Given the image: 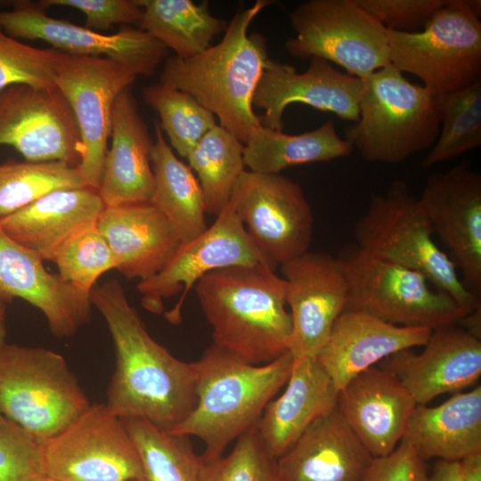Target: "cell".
I'll return each mask as SVG.
<instances>
[{"label":"cell","instance_id":"6da1fadb","mask_svg":"<svg viewBox=\"0 0 481 481\" xmlns=\"http://www.w3.org/2000/svg\"><path fill=\"white\" fill-rule=\"evenodd\" d=\"M90 297L115 349V370L104 404L122 420H144L171 430L196 404L194 362L176 358L151 336L118 280L95 285Z\"/></svg>","mask_w":481,"mask_h":481},{"label":"cell","instance_id":"7a4b0ae2","mask_svg":"<svg viewBox=\"0 0 481 481\" xmlns=\"http://www.w3.org/2000/svg\"><path fill=\"white\" fill-rule=\"evenodd\" d=\"M271 3L257 0L238 10L218 44L187 60L167 58L160 74V83L191 94L243 144L262 126L252 98L270 61L266 38L248 30Z\"/></svg>","mask_w":481,"mask_h":481},{"label":"cell","instance_id":"3957f363","mask_svg":"<svg viewBox=\"0 0 481 481\" xmlns=\"http://www.w3.org/2000/svg\"><path fill=\"white\" fill-rule=\"evenodd\" d=\"M267 265L228 266L195 284L213 344L251 364L268 363L289 351L292 322L286 281Z\"/></svg>","mask_w":481,"mask_h":481},{"label":"cell","instance_id":"277c9868","mask_svg":"<svg viewBox=\"0 0 481 481\" xmlns=\"http://www.w3.org/2000/svg\"><path fill=\"white\" fill-rule=\"evenodd\" d=\"M294 358L288 351L265 364L249 363L212 344L196 368V404L169 433L192 436L204 444L203 461L223 455L224 449L255 427L265 408L286 384Z\"/></svg>","mask_w":481,"mask_h":481},{"label":"cell","instance_id":"5b68a950","mask_svg":"<svg viewBox=\"0 0 481 481\" xmlns=\"http://www.w3.org/2000/svg\"><path fill=\"white\" fill-rule=\"evenodd\" d=\"M359 118L345 140L369 162L397 164L430 149L440 131L439 98L391 63L361 79Z\"/></svg>","mask_w":481,"mask_h":481},{"label":"cell","instance_id":"8992f818","mask_svg":"<svg viewBox=\"0 0 481 481\" xmlns=\"http://www.w3.org/2000/svg\"><path fill=\"white\" fill-rule=\"evenodd\" d=\"M431 225L405 182H394L384 194L371 198L354 225L363 250L417 271L449 295L466 314L481 306L458 275L454 263L435 242Z\"/></svg>","mask_w":481,"mask_h":481},{"label":"cell","instance_id":"52a82bcc","mask_svg":"<svg viewBox=\"0 0 481 481\" xmlns=\"http://www.w3.org/2000/svg\"><path fill=\"white\" fill-rule=\"evenodd\" d=\"M91 403L65 358L53 350L0 346V414L41 440L57 435Z\"/></svg>","mask_w":481,"mask_h":481},{"label":"cell","instance_id":"ba28073f","mask_svg":"<svg viewBox=\"0 0 481 481\" xmlns=\"http://www.w3.org/2000/svg\"><path fill=\"white\" fill-rule=\"evenodd\" d=\"M481 2L450 0L423 29H387L390 63L437 98L481 79Z\"/></svg>","mask_w":481,"mask_h":481},{"label":"cell","instance_id":"9c48e42d","mask_svg":"<svg viewBox=\"0 0 481 481\" xmlns=\"http://www.w3.org/2000/svg\"><path fill=\"white\" fill-rule=\"evenodd\" d=\"M346 283L345 311L363 313L404 327L455 325L465 312L420 273L373 256L355 244L336 257Z\"/></svg>","mask_w":481,"mask_h":481},{"label":"cell","instance_id":"30bf717a","mask_svg":"<svg viewBox=\"0 0 481 481\" xmlns=\"http://www.w3.org/2000/svg\"><path fill=\"white\" fill-rule=\"evenodd\" d=\"M291 56L320 58L360 79L390 64L387 29L356 0H308L289 15Z\"/></svg>","mask_w":481,"mask_h":481},{"label":"cell","instance_id":"8fae6325","mask_svg":"<svg viewBox=\"0 0 481 481\" xmlns=\"http://www.w3.org/2000/svg\"><path fill=\"white\" fill-rule=\"evenodd\" d=\"M46 476L57 481H143L135 444L124 420L94 403L44 443Z\"/></svg>","mask_w":481,"mask_h":481},{"label":"cell","instance_id":"7c38bea8","mask_svg":"<svg viewBox=\"0 0 481 481\" xmlns=\"http://www.w3.org/2000/svg\"><path fill=\"white\" fill-rule=\"evenodd\" d=\"M232 197L250 240L274 270L309 251L314 218L298 183L245 169Z\"/></svg>","mask_w":481,"mask_h":481},{"label":"cell","instance_id":"4fadbf2b","mask_svg":"<svg viewBox=\"0 0 481 481\" xmlns=\"http://www.w3.org/2000/svg\"><path fill=\"white\" fill-rule=\"evenodd\" d=\"M137 75L105 57L64 53L54 73V85L68 102L81 138L76 167L87 186L99 190L111 135L114 103Z\"/></svg>","mask_w":481,"mask_h":481},{"label":"cell","instance_id":"5bb4252c","mask_svg":"<svg viewBox=\"0 0 481 481\" xmlns=\"http://www.w3.org/2000/svg\"><path fill=\"white\" fill-rule=\"evenodd\" d=\"M236 265L273 268L250 240L231 195L210 226L194 239L180 242L158 273L139 281L137 289L142 294V305L159 314L163 311L164 299L181 292L171 313V318L177 319L187 294L200 278L212 271Z\"/></svg>","mask_w":481,"mask_h":481},{"label":"cell","instance_id":"9a60e30c","mask_svg":"<svg viewBox=\"0 0 481 481\" xmlns=\"http://www.w3.org/2000/svg\"><path fill=\"white\" fill-rule=\"evenodd\" d=\"M0 27L14 38L42 40L64 53L113 60L137 76L152 75L168 50L142 29L100 33L52 17L39 4L29 1H16L12 9L0 10Z\"/></svg>","mask_w":481,"mask_h":481},{"label":"cell","instance_id":"2e32d148","mask_svg":"<svg viewBox=\"0 0 481 481\" xmlns=\"http://www.w3.org/2000/svg\"><path fill=\"white\" fill-rule=\"evenodd\" d=\"M29 162L62 161L77 167L81 138L73 112L57 87L11 86L0 93V145Z\"/></svg>","mask_w":481,"mask_h":481},{"label":"cell","instance_id":"e0dca14e","mask_svg":"<svg viewBox=\"0 0 481 481\" xmlns=\"http://www.w3.org/2000/svg\"><path fill=\"white\" fill-rule=\"evenodd\" d=\"M419 202L436 233L450 249L464 286L481 297V175L469 161L431 174Z\"/></svg>","mask_w":481,"mask_h":481},{"label":"cell","instance_id":"ac0fdd59","mask_svg":"<svg viewBox=\"0 0 481 481\" xmlns=\"http://www.w3.org/2000/svg\"><path fill=\"white\" fill-rule=\"evenodd\" d=\"M292 322L289 352L315 359L345 311L346 283L336 257L307 251L281 265Z\"/></svg>","mask_w":481,"mask_h":481},{"label":"cell","instance_id":"d6986e66","mask_svg":"<svg viewBox=\"0 0 481 481\" xmlns=\"http://www.w3.org/2000/svg\"><path fill=\"white\" fill-rule=\"evenodd\" d=\"M361 90L360 78L340 72L322 59L311 58L302 73L270 59L253 94L252 105L265 110L261 123L274 130L283 129L285 109L292 103L309 105L354 123L359 118Z\"/></svg>","mask_w":481,"mask_h":481},{"label":"cell","instance_id":"ffe728a7","mask_svg":"<svg viewBox=\"0 0 481 481\" xmlns=\"http://www.w3.org/2000/svg\"><path fill=\"white\" fill-rule=\"evenodd\" d=\"M43 261L0 227V300H25L42 312L53 335L71 337L90 320V292L48 272Z\"/></svg>","mask_w":481,"mask_h":481},{"label":"cell","instance_id":"44dd1931","mask_svg":"<svg viewBox=\"0 0 481 481\" xmlns=\"http://www.w3.org/2000/svg\"><path fill=\"white\" fill-rule=\"evenodd\" d=\"M423 350L395 353L381 362L407 389L417 404L458 392L481 375V339L455 325L432 330Z\"/></svg>","mask_w":481,"mask_h":481},{"label":"cell","instance_id":"7402d4cb","mask_svg":"<svg viewBox=\"0 0 481 481\" xmlns=\"http://www.w3.org/2000/svg\"><path fill=\"white\" fill-rule=\"evenodd\" d=\"M417 404L389 371L372 366L338 392L337 409L373 457L392 452Z\"/></svg>","mask_w":481,"mask_h":481},{"label":"cell","instance_id":"603a6c76","mask_svg":"<svg viewBox=\"0 0 481 481\" xmlns=\"http://www.w3.org/2000/svg\"><path fill=\"white\" fill-rule=\"evenodd\" d=\"M432 330L397 326L363 313L344 311L315 360L339 392L356 375L387 356L423 346Z\"/></svg>","mask_w":481,"mask_h":481},{"label":"cell","instance_id":"cb8c5ba5","mask_svg":"<svg viewBox=\"0 0 481 481\" xmlns=\"http://www.w3.org/2000/svg\"><path fill=\"white\" fill-rule=\"evenodd\" d=\"M337 409L314 420L276 460L278 481H360L372 460Z\"/></svg>","mask_w":481,"mask_h":481},{"label":"cell","instance_id":"d4e9b609","mask_svg":"<svg viewBox=\"0 0 481 481\" xmlns=\"http://www.w3.org/2000/svg\"><path fill=\"white\" fill-rule=\"evenodd\" d=\"M110 138L98 190L104 207L150 202L154 142L131 87L123 90L114 103Z\"/></svg>","mask_w":481,"mask_h":481},{"label":"cell","instance_id":"484cf974","mask_svg":"<svg viewBox=\"0 0 481 481\" xmlns=\"http://www.w3.org/2000/svg\"><path fill=\"white\" fill-rule=\"evenodd\" d=\"M97 228L117 270L129 279L154 276L180 243L167 219L150 202L104 207Z\"/></svg>","mask_w":481,"mask_h":481},{"label":"cell","instance_id":"4316f807","mask_svg":"<svg viewBox=\"0 0 481 481\" xmlns=\"http://www.w3.org/2000/svg\"><path fill=\"white\" fill-rule=\"evenodd\" d=\"M338 395L315 359L294 358L284 392L268 403L256 425L269 455L279 459L314 420L336 407Z\"/></svg>","mask_w":481,"mask_h":481},{"label":"cell","instance_id":"83f0119b","mask_svg":"<svg viewBox=\"0 0 481 481\" xmlns=\"http://www.w3.org/2000/svg\"><path fill=\"white\" fill-rule=\"evenodd\" d=\"M103 208L104 204L95 189H62L0 219V227L43 260L52 261L67 240L97 223Z\"/></svg>","mask_w":481,"mask_h":481},{"label":"cell","instance_id":"f1b7e54d","mask_svg":"<svg viewBox=\"0 0 481 481\" xmlns=\"http://www.w3.org/2000/svg\"><path fill=\"white\" fill-rule=\"evenodd\" d=\"M424 461H461L481 452V386L435 407L417 404L403 439Z\"/></svg>","mask_w":481,"mask_h":481},{"label":"cell","instance_id":"f546056e","mask_svg":"<svg viewBox=\"0 0 481 481\" xmlns=\"http://www.w3.org/2000/svg\"><path fill=\"white\" fill-rule=\"evenodd\" d=\"M151 166L154 183L150 203L165 216L180 242L194 239L208 227L202 191L194 172L164 138L157 119Z\"/></svg>","mask_w":481,"mask_h":481},{"label":"cell","instance_id":"4dcf8cb0","mask_svg":"<svg viewBox=\"0 0 481 481\" xmlns=\"http://www.w3.org/2000/svg\"><path fill=\"white\" fill-rule=\"evenodd\" d=\"M352 146L337 133L334 122L300 135H288L260 126L243 149L244 165L249 171L280 174L293 166L328 162L349 156Z\"/></svg>","mask_w":481,"mask_h":481},{"label":"cell","instance_id":"1f68e13d","mask_svg":"<svg viewBox=\"0 0 481 481\" xmlns=\"http://www.w3.org/2000/svg\"><path fill=\"white\" fill-rule=\"evenodd\" d=\"M143 8L140 29L147 32L175 56L187 60L208 47L224 31L227 22L212 15L207 1L139 0Z\"/></svg>","mask_w":481,"mask_h":481},{"label":"cell","instance_id":"d6a6232c","mask_svg":"<svg viewBox=\"0 0 481 481\" xmlns=\"http://www.w3.org/2000/svg\"><path fill=\"white\" fill-rule=\"evenodd\" d=\"M243 149L242 143L216 124L187 156L189 167L197 175L207 214L218 216L230 200L245 170Z\"/></svg>","mask_w":481,"mask_h":481},{"label":"cell","instance_id":"836d02e7","mask_svg":"<svg viewBox=\"0 0 481 481\" xmlns=\"http://www.w3.org/2000/svg\"><path fill=\"white\" fill-rule=\"evenodd\" d=\"M123 420L140 456L143 481H200L201 460L189 436L169 433L144 420Z\"/></svg>","mask_w":481,"mask_h":481},{"label":"cell","instance_id":"e575fe53","mask_svg":"<svg viewBox=\"0 0 481 481\" xmlns=\"http://www.w3.org/2000/svg\"><path fill=\"white\" fill-rule=\"evenodd\" d=\"M88 187L76 167L62 161L0 165V219L58 190Z\"/></svg>","mask_w":481,"mask_h":481},{"label":"cell","instance_id":"d590c367","mask_svg":"<svg viewBox=\"0 0 481 481\" xmlns=\"http://www.w3.org/2000/svg\"><path fill=\"white\" fill-rule=\"evenodd\" d=\"M440 131L422 159L430 167L481 146V79L439 98Z\"/></svg>","mask_w":481,"mask_h":481},{"label":"cell","instance_id":"8d00e7d4","mask_svg":"<svg viewBox=\"0 0 481 481\" xmlns=\"http://www.w3.org/2000/svg\"><path fill=\"white\" fill-rule=\"evenodd\" d=\"M143 98L157 111L171 148L183 158L216 125L214 114L194 97L160 82L145 86Z\"/></svg>","mask_w":481,"mask_h":481},{"label":"cell","instance_id":"74e56055","mask_svg":"<svg viewBox=\"0 0 481 481\" xmlns=\"http://www.w3.org/2000/svg\"><path fill=\"white\" fill-rule=\"evenodd\" d=\"M59 275L73 286L90 292L105 272L117 269V262L97 223L67 240L55 252Z\"/></svg>","mask_w":481,"mask_h":481},{"label":"cell","instance_id":"f35d334b","mask_svg":"<svg viewBox=\"0 0 481 481\" xmlns=\"http://www.w3.org/2000/svg\"><path fill=\"white\" fill-rule=\"evenodd\" d=\"M200 481H278L276 460L265 449L255 426L235 441L228 454L201 460Z\"/></svg>","mask_w":481,"mask_h":481},{"label":"cell","instance_id":"ab89813d","mask_svg":"<svg viewBox=\"0 0 481 481\" xmlns=\"http://www.w3.org/2000/svg\"><path fill=\"white\" fill-rule=\"evenodd\" d=\"M64 53L39 49L7 35L0 27V93L14 85L53 88L56 67Z\"/></svg>","mask_w":481,"mask_h":481},{"label":"cell","instance_id":"60d3db41","mask_svg":"<svg viewBox=\"0 0 481 481\" xmlns=\"http://www.w3.org/2000/svg\"><path fill=\"white\" fill-rule=\"evenodd\" d=\"M44 443L0 414V481L45 477Z\"/></svg>","mask_w":481,"mask_h":481},{"label":"cell","instance_id":"b9f144b4","mask_svg":"<svg viewBox=\"0 0 481 481\" xmlns=\"http://www.w3.org/2000/svg\"><path fill=\"white\" fill-rule=\"evenodd\" d=\"M359 5L387 29L415 33L450 0H356Z\"/></svg>","mask_w":481,"mask_h":481},{"label":"cell","instance_id":"7bdbcfd3","mask_svg":"<svg viewBox=\"0 0 481 481\" xmlns=\"http://www.w3.org/2000/svg\"><path fill=\"white\" fill-rule=\"evenodd\" d=\"M38 4L45 9L53 5L77 9L86 16L85 27L94 31L118 23H139L143 13L139 0H43Z\"/></svg>","mask_w":481,"mask_h":481},{"label":"cell","instance_id":"ee69618b","mask_svg":"<svg viewBox=\"0 0 481 481\" xmlns=\"http://www.w3.org/2000/svg\"><path fill=\"white\" fill-rule=\"evenodd\" d=\"M425 461L404 440L386 456L372 458L360 481H427Z\"/></svg>","mask_w":481,"mask_h":481},{"label":"cell","instance_id":"f6af8a7d","mask_svg":"<svg viewBox=\"0 0 481 481\" xmlns=\"http://www.w3.org/2000/svg\"><path fill=\"white\" fill-rule=\"evenodd\" d=\"M427 481H462L460 461L438 460Z\"/></svg>","mask_w":481,"mask_h":481},{"label":"cell","instance_id":"bcb514c9","mask_svg":"<svg viewBox=\"0 0 481 481\" xmlns=\"http://www.w3.org/2000/svg\"><path fill=\"white\" fill-rule=\"evenodd\" d=\"M462 481H481V452L460 461Z\"/></svg>","mask_w":481,"mask_h":481},{"label":"cell","instance_id":"7dc6e473","mask_svg":"<svg viewBox=\"0 0 481 481\" xmlns=\"http://www.w3.org/2000/svg\"><path fill=\"white\" fill-rule=\"evenodd\" d=\"M459 322L463 324V330L475 338L481 339V306L462 317Z\"/></svg>","mask_w":481,"mask_h":481},{"label":"cell","instance_id":"c3c4849f","mask_svg":"<svg viewBox=\"0 0 481 481\" xmlns=\"http://www.w3.org/2000/svg\"><path fill=\"white\" fill-rule=\"evenodd\" d=\"M6 338V306L5 303L0 300V346L5 342Z\"/></svg>","mask_w":481,"mask_h":481},{"label":"cell","instance_id":"681fc988","mask_svg":"<svg viewBox=\"0 0 481 481\" xmlns=\"http://www.w3.org/2000/svg\"><path fill=\"white\" fill-rule=\"evenodd\" d=\"M40 481H57V480H55V479H53V478H51V477H49L46 476L45 477H44V478H43L42 480H40Z\"/></svg>","mask_w":481,"mask_h":481}]
</instances>
